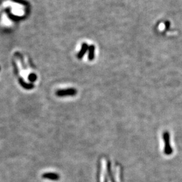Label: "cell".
I'll list each match as a JSON object with an SVG mask.
<instances>
[{
    "instance_id": "1",
    "label": "cell",
    "mask_w": 182,
    "mask_h": 182,
    "mask_svg": "<svg viewBox=\"0 0 182 182\" xmlns=\"http://www.w3.org/2000/svg\"><path fill=\"white\" fill-rule=\"evenodd\" d=\"M77 94V91L74 88H68L65 89H60L57 91L56 95L59 97H65L68 96H74Z\"/></svg>"
},
{
    "instance_id": "2",
    "label": "cell",
    "mask_w": 182,
    "mask_h": 182,
    "mask_svg": "<svg viewBox=\"0 0 182 182\" xmlns=\"http://www.w3.org/2000/svg\"><path fill=\"white\" fill-rule=\"evenodd\" d=\"M42 178L51 180H58L60 179L59 174L54 173H46L42 175Z\"/></svg>"
},
{
    "instance_id": "3",
    "label": "cell",
    "mask_w": 182,
    "mask_h": 182,
    "mask_svg": "<svg viewBox=\"0 0 182 182\" xmlns=\"http://www.w3.org/2000/svg\"><path fill=\"white\" fill-rule=\"evenodd\" d=\"M19 83L21 85V86L26 89H31L34 88V85L32 83H27L24 81V80L22 78H19L18 79Z\"/></svg>"
},
{
    "instance_id": "4",
    "label": "cell",
    "mask_w": 182,
    "mask_h": 182,
    "mask_svg": "<svg viewBox=\"0 0 182 182\" xmlns=\"http://www.w3.org/2000/svg\"><path fill=\"white\" fill-rule=\"evenodd\" d=\"M28 79L29 80V81L30 82H35L37 80L36 74H34V73H31L29 76Z\"/></svg>"
}]
</instances>
